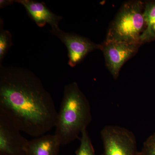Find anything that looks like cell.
Returning a JSON list of instances; mask_svg holds the SVG:
<instances>
[{"mask_svg":"<svg viewBox=\"0 0 155 155\" xmlns=\"http://www.w3.org/2000/svg\"><path fill=\"white\" fill-rule=\"evenodd\" d=\"M0 112L33 137L55 127L58 112L41 80L29 69L0 66Z\"/></svg>","mask_w":155,"mask_h":155,"instance_id":"cell-1","label":"cell"},{"mask_svg":"<svg viewBox=\"0 0 155 155\" xmlns=\"http://www.w3.org/2000/svg\"><path fill=\"white\" fill-rule=\"evenodd\" d=\"M91 120L90 104L78 84L73 82L66 85L55 127L61 145L78 138Z\"/></svg>","mask_w":155,"mask_h":155,"instance_id":"cell-2","label":"cell"},{"mask_svg":"<svg viewBox=\"0 0 155 155\" xmlns=\"http://www.w3.org/2000/svg\"><path fill=\"white\" fill-rule=\"evenodd\" d=\"M144 7L141 1L124 3L110 25L106 40L142 45L140 37L145 29Z\"/></svg>","mask_w":155,"mask_h":155,"instance_id":"cell-3","label":"cell"},{"mask_svg":"<svg viewBox=\"0 0 155 155\" xmlns=\"http://www.w3.org/2000/svg\"><path fill=\"white\" fill-rule=\"evenodd\" d=\"M101 137L104 145L102 155H138L135 136L125 127L105 126Z\"/></svg>","mask_w":155,"mask_h":155,"instance_id":"cell-4","label":"cell"},{"mask_svg":"<svg viewBox=\"0 0 155 155\" xmlns=\"http://www.w3.org/2000/svg\"><path fill=\"white\" fill-rule=\"evenodd\" d=\"M141 45L106 40L101 44L100 50L104 54L106 67L114 79L118 78L123 65L135 55Z\"/></svg>","mask_w":155,"mask_h":155,"instance_id":"cell-5","label":"cell"},{"mask_svg":"<svg viewBox=\"0 0 155 155\" xmlns=\"http://www.w3.org/2000/svg\"><path fill=\"white\" fill-rule=\"evenodd\" d=\"M50 31L66 46L68 51V64L71 67H75L90 53L100 49L101 44H97L84 37L65 32L59 27L51 28Z\"/></svg>","mask_w":155,"mask_h":155,"instance_id":"cell-6","label":"cell"},{"mask_svg":"<svg viewBox=\"0 0 155 155\" xmlns=\"http://www.w3.org/2000/svg\"><path fill=\"white\" fill-rule=\"evenodd\" d=\"M7 116L0 112V155H26L28 140Z\"/></svg>","mask_w":155,"mask_h":155,"instance_id":"cell-7","label":"cell"},{"mask_svg":"<svg viewBox=\"0 0 155 155\" xmlns=\"http://www.w3.org/2000/svg\"><path fill=\"white\" fill-rule=\"evenodd\" d=\"M24 7L29 17L39 27H44L49 24L51 28L59 27V23L62 17L53 13L44 2H39L33 0H16Z\"/></svg>","mask_w":155,"mask_h":155,"instance_id":"cell-8","label":"cell"},{"mask_svg":"<svg viewBox=\"0 0 155 155\" xmlns=\"http://www.w3.org/2000/svg\"><path fill=\"white\" fill-rule=\"evenodd\" d=\"M61 145L54 134H44L28 141L26 155H58Z\"/></svg>","mask_w":155,"mask_h":155,"instance_id":"cell-9","label":"cell"},{"mask_svg":"<svg viewBox=\"0 0 155 155\" xmlns=\"http://www.w3.org/2000/svg\"><path fill=\"white\" fill-rule=\"evenodd\" d=\"M143 17L145 29L140 37L142 45L155 41V1L144 2Z\"/></svg>","mask_w":155,"mask_h":155,"instance_id":"cell-10","label":"cell"},{"mask_svg":"<svg viewBox=\"0 0 155 155\" xmlns=\"http://www.w3.org/2000/svg\"><path fill=\"white\" fill-rule=\"evenodd\" d=\"M0 66L2 65L3 60L9 50L13 45L12 35L9 31L3 28V19H0Z\"/></svg>","mask_w":155,"mask_h":155,"instance_id":"cell-11","label":"cell"},{"mask_svg":"<svg viewBox=\"0 0 155 155\" xmlns=\"http://www.w3.org/2000/svg\"><path fill=\"white\" fill-rule=\"evenodd\" d=\"M80 144L76 150V155H95L91 140L87 129L81 132Z\"/></svg>","mask_w":155,"mask_h":155,"instance_id":"cell-12","label":"cell"},{"mask_svg":"<svg viewBox=\"0 0 155 155\" xmlns=\"http://www.w3.org/2000/svg\"><path fill=\"white\" fill-rule=\"evenodd\" d=\"M138 155H155V133L150 136L144 142Z\"/></svg>","mask_w":155,"mask_h":155,"instance_id":"cell-13","label":"cell"},{"mask_svg":"<svg viewBox=\"0 0 155 155\" xmlns=\"http://www.w3.org/2000/svg\"><path fill=\"white\" fill-rule=\"evenodd\" d=\"M14 2H15L12 0H1L0 1V9H3L8 6L11 5Z\"/></svg>","mask_w":155,"mask_h":155,"instance_id":"cell-14","label":"cell"}]
</instances>
